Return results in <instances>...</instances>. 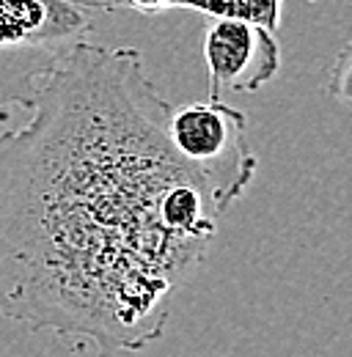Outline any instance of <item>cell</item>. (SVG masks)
<instances>
[{"label": "cell", "instance_id": "6da1fadb", "mask_svg": "<svg viewBox=\"0 0 352 357\" xmlns=\"http://www.w3.org/2000/svg\"><path fill=\"white\" fill-rule=\"evenodd\" d=\"M0 132V316L99 352L163 338L218 231L135 47L80 42Z\"/></svg>", "mask_w": 352, "mask_h": 357}, {"label": "cell", "instance_id": "7a4b0ae2", "mask_svg": "<svg viewBox=\"0 0 352 357\" xmlns=\"http://www.w3.org/2000/svg\"><path fill=\"white\" fill-rule=\"evenodd\" d=\"M91 25L88 8L75 0H0V121L8 107H28Z\"/></svg>", "mask_w": 352, "mask_h": 357}, {"label": "cell", "instance_id": "3957f363", "mask_svg": "<svg viewBox=\"0 0 352 357\" xmlns=\"http://www.w3.org/2000/svg\"><path fill=\"white\" fill-rule=\"evenodd\" d=\"M168 140L176 154L198 171L204 178L212 204L223 215L256 176L259 160L248 143V119L242 110L220 102L204 99L184 107H171Z\"/></svg>", "mask_w": 352, "mask_h": 357}, {"label": "cell", "instance_id": "277c9868", "mask_svg": "<svg viewBox=\"0 0 352 357\" xmlns=\"http://www.w3.org/2000/svg\"><path fill=\"white\" fill-rule=\"evenodd\" d=\"M210 99L223 91H259L281 69V50L270 28L245 20H215L204 39Z\"/></svg>", "mask_w": 352, "mask_h": 357}, {"label": "cell", "instance_id": "5b68a950", "mask_svg": "<svg viewBox=\"0 0 352 357\" xmlns=\"http://www.w3.org/2000/svg\"><path fill=\"white\" fill-rule=\"evenodd\" d=\"M174 8H190L215 20H245L270 31L281 22V0H176Z\"/></svg>", "mask_w": 352, "mask_h": 357}, {"label": "cell", "instance_id": "8992f818", "mask_svg": "<svg viewBox=\"0 0 352 357\" xmlns=\"http://www.w3.org/2000/svg\"><path fill=\"white\" fill-rule=\"evenodd\" d=\"M127 11H138V14H146V17H154V14H163L168 8H174L176 0H122Z\"/></svg>", "mask_w": 352, "mask_h": 357}, {"label": "cell", "instance_id": "52a82bcc", "mask_svg": "<svg viewBox=\"0 0 352 357\" xmlns=\"http://www.w3.org/2000/svg\"><path fill=\"white\" fill-rule=\"evenodd\" d=\"M75 3H80L86 8H102V11H119V8H124L122 0H75Z\"/></svg>", "mask_w": 352, "mask_h": 357}, {"label": "cell", "instance_id": "ba28073f", "mask_svg": "<svg viewBox=\"0 0 352 357\" xmlns=\"http://www.w3.org/2000/svg\"><path fill=\"white\" fill-rule=\"evenodd\" d=\"M308 3H311V0H308Z\"/></svg>", "mask_w": 352, "mask_h": 357}]
</instances>
